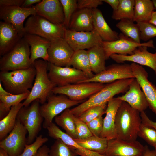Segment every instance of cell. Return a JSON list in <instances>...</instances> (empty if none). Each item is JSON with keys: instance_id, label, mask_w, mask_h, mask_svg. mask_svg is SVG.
I'll return each instance as SVG.
<instances>
[{"instance_id": "obj_1", "label": "cell", "mask_w": 156, "mask_h": 156, "mask_svg": "<svg viewBox=\"0 0 156 156\" xmlns=\"http://www.w3.org/2000/svg\"><path fill=\"white\" fill-rule=\"evenodd\" d=\"M139 112L122 101L116 114L115 126L118 138L128 142L136 140L142 123Z\"/></svg>"}, {"instance_id": "obj_2", "label": "cell", "mask_w": 156, "mask_h": 156, "mask_svg": "<svg viewBox=\"0 0 156 156\" xmlns=\"http://www.w3.org/2000/svg\"><path fill=\"white\" fill-rule=\"evenodd\" d=\"M134 78L122 79L106 84L99 91L94 94L86 101L70 109L75 117H78L88 109L107 103L116 94L125 93Z\"/></svg>"}, {"instance_id": "obj_3", "label": "cell", "mask_w": 156, "mask_h": 156, "mask_svg": "<svg viewBox=\"0 0 156 156\" xmlns=\"http://www.w3.org/2000/svg\"><path fill=\"white\" fill-rule=\"evenodd\" d=\"M33 64L36 70L34 81L29 96L23 103L24 106L29 105L37 99L39 100L42 105L44 104L56 86L48 77L47 61L38 59L34 61Z\"/></svg>"}, {"instance_id": "obj_4", "label": "cell", "mask_w": 156, "mask_h": 156, "mask_svg": "<svg viewBox=\"0 0 156 156\" xmlns=\"http://www.w3.org/2000/svg\"><path fill=\"white\" fill-rule=\"evenodd\" d=\"M36 75V69L33 64L26 69L1 71L0 81L8 92L13 95L19 94L32 88Z\"/></svg>"}, {"instance_id": "obj_5", "label": "cell", "mask_w": 156, "mask_h": 156, "mask_svg": "<svg viewBox=\"0 0 156 156\" xmlns=\"http://www.w3.org/2000/svg\"><path fill=\"white\" fill-rule=\"evenodd\" d=\"M66 29L64 24H54L37 15L29 17L24 26L25 34L37 35L50 41L64 38Z\"/></svg>"}, {"instance_id": "obj_6", "label": "cell", "mask_w": 156, "mask_h": 156, "mask_svg": "<svg viewBox=\"0 0 156 156\" xmlns=\"http://www.w3.org/2000/svg\"><path fill=\"white\" fill-rule=\"evenodd\" d=\"M30 56L29 46L23 38L12 50L1 57L0 70L10 71L29 68L33 65Z\"/></svg>"}, {"instance_id": "obj_7", "label": "cell", "mask_w": 156, "mask_h": 156, "mask_svg": "<svg viewBox=\"0 0 156 156\" xmlns=\"http://www.w3.org/2000/svg\"><path fill=\"white\" fill-rule=\"evenodd\" d=\"M40 101L36 99L30 105L23 106L19 110L16 120L26 129L28 131L27 144L34 142L41 131L44 119L40 110Z\"/></svg>"}, {"instance_id": "obj_8", "label": "cell", "mask_w": 156, "mask_h": 156, "mask_svg": "<svg viewBox=\"0 0 156 156\" xmlns=\"http://www.w3.org/2000/svg\"><path fill=\"white\" fill-rule=\"evenodd\" d=\"M47 101V102L40 107V113L44 119L43 127L45 129L51 125L54 118L58 114L83 101H73L63 95L51 94L48 97Z\"/></svg>"}, {"instance_id": "obj_9", "label": "cell", "mask_w": 156, "mask_h": 156, "mask_svg": "<svg viewBox=\"0 0 156 156\" xmlns=\"http://www.w3.org/2000/svg\"><path fill=\"white\" fill-rule=\"evenodd\" d=\"M106 84L95 82H88L55 87L52 93L64 95L70 100L83 101L98 92Z\"/></svg>"}, {"instance_id": "obj_10", "label": "cell", "mask_w": 156, "mask_h": 156, "mask_svg": "<svg viewBox=\"0 0 156 156\" xmlns=\"http://www.w3.org/2000/svg\"><path fill=\"white\" fill-rule=\"evenodd\" d=\"M48 69L49 78L57 86L81 83L88 79L83 72L70 67L58 66L48 62Z\"/></svg>"}, {"instance_id": "obj_11", "label": "cell", "mask_w": 156, "mask_h": 156, "mask_svg": "<svg viewBox=\"0 0 156 156\" xmlns=\"http://www.w3.org/2000/svg\"><path fill=\"white\" fill-rule=\"evenodd\" d=\"M119 39L115 41H103L101 46L105 52L106 60L110 58V55L113 54L124 55H131L134 51L140 46L155 48L153 42L152 40L146 42L138 43L122 33L119 34Z\"/></svg>"}, {"instance_id": "obj_12", "label": "cell", "mask_w": 156, "mask_h": 156, "mask_svg": "<svg viewBox=\"0 0 156 156\" xmlns=\"http://www.w3.org/2000/svg\"><path fill=\"white\" fill-rule=\"evenodd\" d=\"M35 6L28 8L20 6H0V18L3 21L13 25L20 36L25 35L23 23L25 19L31 15L36 14Z\"/></svg>"}, {"instance_id": "obj_13", "label": "cell", "mask_w": 156, "mask_h": 156, "mask_svg": "<svg viewBox=\"0 0 156 156\" xmlns=\"http://www.w3.org/2000/svg\"><path fill=\"white\" fill-rule=\"evenodd\" d=\"M28 133L26 128L16 120L15 125L9 134L0 141V148L10 156H18L23 152L27 144Z\"/></svg>"}, {"instance_id": "obj_14", "label": "cell", "mask_w": 156, "mask_h": 156, "mask_svg": "<svg viewBox=\"0 0 156 156\" xmlns=\"http://www.w3.org/2000/svg\"><path fill=\"white\" fill-rule=\"evenodd\" d=\"M64 38L74 51L101 46L103 41L94 29L90 31L79 32L66 29Z\"/></svg>"}, {"instance_id": "obj_15", "label": "cell", "mask_w": 156, "mask_h": 156, "mask_svg": "<svg viewBox=\"0 0 156 156\" xmlns=\"http://www.w3.org/2000/svg\"><path fill=\"white\" fill-rule=\"evenodd\" d=\"M131 78H135L131 64L124 63L122 64L117 63L109 66L105 70L95 74L92 78L82 83L95 82L108 84L117 80Z\"/></svg>"}, {"instance_id": "obj_16", "label": "cell", "mask_w": 156, "mask_h": 156, "mask_svg": "<svg viewBox=\"0 0 156 156\" xmlns=\"http://www.w3.org/2000/svg\"><path fill=\"white\" fill-rule=\"evenodd\" d=\"M74 51L64 38L51 41L47 52V62L60 67H69Z\"/></svg>"}, {"instance_id": "obj_17", "label": "cell", "mask_w": 156, "mask_h": 156, "mask_svg": "<svg viewBox=\"0 0 156 156\" xmlns=\"http://www.w3.org/2000/svg\"><path fill=\"white\" fill-rule=\"evenodd\" d=\"M144 149L138 141H125L118 138L108 140L106 156H142Z\"/></svg>"}, {"instance_id": "obj_18", "label": "cell", "mask_w": 156, "mask_h": 156, "mask_svg": "<svg viewBox=\"0 0 156 156\" xmlns=\"http://www.w3.org/2000/svg\"><path fill=\"white\" fill-rule=\"evenodd\" d=\"M148 47L142 46L138 47L131 55H122L113 54L110 58L118 63L125 61L132 62L140 65L148 66L152 69L156 75V52H149Z\"/></svg>"}, {"instance_id": "obj_19", "label": "cell", "mask_w": 156, "mask_h": 156, "mask_svg": "<svg viewBox=\"0 0 156 156\" xmlns=\"http://www.w3.org/2000/svg\"><path fill=\"white\" fill-rule=\"evenodd\" d=\"M130 64L135 78L145 96L148 107L156 116V86L149 81L148 73L142 66L134 62Z\"/></svg>"}, {"instance_id": "obj_20", "label": "cell", "mask_w": 156, "mask_h": 156, "mask_svg": "<svg viewBox=\"0 0 156 156\" xmlns=\"http://www.w3.org/2000/svg\"><path fill=\"white\" fill-rule=\"evenodd\" d=\"M36 14L55 24H64V16L62 5L59 0H43L35 5Z\"/></svg>"}, {"instance_id": "obj_21", "label": "cell", "mask_w": 156, "mask_h": 156, "mask_svg": "<svg viewBox=\"0 0 156 156\" xmlns=\"http://www.w3.org/2000/svg\"><path fill=\"white\" fill-rule=\"evenodd\" d=\"M141 89L138 81L134 78L125 94L117 98L127 103L140 112L144 111L148 106L145 96Z\"/></svg>"}, {"instance_id": "obj_22", "label": "cell", "mask_w": 156, "mask_h": 156, "mask_svg": "<svg viewBox=\"0 0 156 156\" xmlns=\"http://www.w3.org/2000/svg\"><path fill=\"white\" fill-rule=\"evenodd\" d=\"M122 101L113 98L107 102L106 115L103 119V126L100 137L108 140L118 138L115 126V117L117 111Z\"/></svg>"}, {"instance_id": "obj_23", "label": "cell", "mask_w": 156, "mask_h": 156, "mask_svg": "<svg viewBox=\"0 0 156 156\" xmlns=\"http://www.w3.org/2000/svg\"><path fill=\"white\" fill-rule=\"evenodd\" d=\"M47 129L49 137L55 139L61 140L77 155L81 156H106L88 150L82 147L73 138L62 131L53 122Z\"/></svg>"}, {"instance_id": "obj_24", "label": "cell", "mask_w": 156, "mask_h": 156, "mask_svg": "<svg viewBox=\"0 0 156 156\" xmlns=\"http://www.w3.org/2000/svg\"><path fill=\"white\" fill-rule=\"evenodd\" d=\"M22 38L13 25L4 21H1L0 57H2L12 50Z\"/></svg>"}, {"instance_id": "obj_25", "label": "cell", "mask_w": 156, "mask_h": 156, "mask_svg": "<svg viewBox=\"0 0 156 156\" xmlns=\"http://www.w3.org/2000/svg\"><path fill=\"white\" fill-rule=\"evenodd\" d=\"M23 38L30 47V58L32 64L38 59L48 61L47 51L51 41L38 35L28 34H25Z\"/></svg>"}, {"instance_id": "obj_26", "label": "cell", "mask_w": 156, "mask_h": 156, "mask_svg": "<svg viewBox=\"0 0 156 156\" xmlns=\"http://www.w3.org/2000/svg\"><path fill=\"white\" fill-rule=\"evenodd\" d=\"M68 29L79 32L90 31L94 29L92 9H78L71 18Z\"/></svg>"}, {"instance_id": "obj_27", "label": "cell", "mask_w": 156, "mask_h": 156, "mask_svg": "<svg viewBox=\"0 0 156 156\" xmlns=\"http://www.w3.org/2000/svg\"><path fill=\"white\" fill-rule=\"evenodd\" d=\"M94 29L103 41L110 42L119 39V34L112 30L104 19L101 10L92 9Z\"/></svg>"}, {"instance_id": "obj_28", "label": "cell", "mask_w": 156, "mask_h": 156, "mask_svg": "<svg viewBox=\"0 0 156 156\" xmlns=\"http://www.w3.org/2000/svg\"><path fill=\"white\" fill-rule=\"evenodd\" d=\"M92 71L95 74L105 70V52L101 46H96L87 50Z\"/></svg>"}, {"instance_id": "obj_29", "label": "cell", "mask_w": 156, "mask_h": 156, "mask_svg": "<svg viewBox=\"0 0 156 156\" xmlns=\"http://www.w3.org/2000/svg\"><path fill=\"white\" fill-rule=\"evenodd\" d=\"M71 66L83 72L88 79L95 75L91 70L87 50H80L75 51L69 63V67Z\"/></svg>"}, {"instance_id": "obj_30", "label": "cell", "mask_w": 156, "mask_h": 156, "mask_svg": "<svg viewBox=\"0 0 156 156\" xmlns=\"http://www.w3.org/2000/svg\"><path fill=\"white\" fill-rule=\"evenodd\" d=\"M73 139L84 148L105 155L108 146L107 139L94 135L84 139Z\"/></svg>"}, {"instance_id": "obj_31", "label": "cell", "mask_w": 156, "mask_h": 156, "mask_svg": "<svg viewBox=\"0 0 156 156\" xmlns=\"http://www.w3.org/2000/svg\"><path fill=\"white\" fill-rule=\"evenodd\" d=\"M154 9L152 1L135 0L133 21L137 23L148 22Z\"/></svg>"}, {"instance_id": "obj_32", "label": "cell", "mask_w": 156, "mask_h": 156, "mask_svg": "<svg viewBox=\"0 0 156 156\" xmlns=\"http://www.w3.org/2000/svg\"><path fill=\"white\" fill-rule=\"evenodd\" d=\"M23 103L12 106L7 115L0 121V140L5 138L14 128L16 121L18 113Z\"/></svg>"}, {"instance_id": "obj_33", "label": "cell", "mask_w": 156, "mask_h": 156, "mask_svg": "<svg viewBox=\"0 0 156 156\" xmlns=\"http://www.w3.org/2000/svg\"><path fill=\"white\" fill-rule=\"evenodd\" d=\"M30 91L19 94L8 96H0V120L5 116L9 112L11 107L17 105L29 96Z\"/></svg>"}, {"instance_id": "obj_34", "label": "cell", "mask_w": 156, "mask_h": 156, "mask_svg": "<svg viewBox=\"0 0 156 156\" xmlns=\"http://www.w3.org/2000/svg\"><path fill=\"white\" fill-rule=\"evenodd\" d=\"M75 116L68 109L64 111L60 115L55 118V123L66 132V133L73 138H77L75 131L74 117Z\"/></svg>"}, {"instance_id": "obj_35", "label": "cell", "mask_w": 156, "mask_h": 156, "mask_svg": "<svg viewBox=\"0 0 156 156\" xmlns=\"http://www.w3.org/2000/svg\"><path fill=\"white\" fill-rule=\"evenodd\" d=\"M133 20L124 19L116 25V27L125 36L131 38L136 42L140 43V31L138 24L133 23Z\"/></svg>"}, {"instance_id": "obj_36", "label": "cell", "mask_w": 156, "mask_h": 156, "mask_svg": "<svg viewBox=\"0 0 156 156\" xmlns=\"http://www.w3.org/2000/svg\"><path fill=\"white\" fill-rule=\"evenodd\" d=\"M135 0H119L117 9L113 11L112 18L116 20H133Z\"/></svg>"}, {"instance_id": "obj_37", "label": "cell", "mask_w": 156, "mask_h": 156, "mask_svg": "<svg viewBox=\"0 0 156 156\" xmlns=\"http://www.w3.org/2000/svg\"><path fill=\"white\" fill-rule=\"evenodd\" d=\"M49 156H77L76 153L61 140H56L49 148Z\"/></svg>"}, {"instance_id": "obj_38", "label": "cell", "mask_w": 156, "mask_h": 156, "mask_svg": "<svg viewBox=\"0 0 156 156\" xmlns=\"http://www.w3.org/2000/svg\"><path fill=\"white\" fill-rule=\"evenodd\" d=\"M107 103L91 107L82 113L78 118L86 123L105 113Z\"/></svg>"}, {"instance_id": "obj_39", "label": "cell", "mask_w": 156, "mask_h": 156, "mask_svg": "<svg viewBox=\"0 0 156 156\" xmlns=\"http://www.w3.org/2000/svg\"><path fill=\"white\" fill-rule=\"evenodd\" d=\"M138 135L156 150V131L153 128L142 122L139 128Z\"/></svg>"}, {"instance_id": "obj_40", "label": "cell", "mask_w": 156, "mask_h": 156, "mask_svg": "<svg viewBox=\"0 0 156 156\" xmlns=\"http://www.w3.org/2000/svg\"><path fill=\"white\" fill-rule=\"evenodd\" d=\"M62 6L64 16V25L68 29L72 17L78 9L77 0H60Z\"/></svg>"}, {"instance_id": "obj_41", "label": "cell", "mask_w": 156, "mask_h": 156, "mask_svg": "<svg viewBox=\"0 0 156 156\" xmlns=\"http://www.w3.org/2000/svg\"><path fill=\"white\" fill-rule=\"evenodd\" d=\"M48 140L47 138L44 137L42 135L38 136L33 143L25 146L23 152L18 156H34L38 149Z\"/></svg>"}, {"instance_id": "obj_42", "label": "cell", "mask_w": 156, "mask_h": 156, "mask_svg": "<svg viewBox=\"0 0 156 156\" xmlns=\"http://www.w3.org/2000/svg\"><path fill=\"white\" fill-rule=\"evenodd\" d=\"M140 31V38L147 41L151 38L156 37V26L148 22L137 23Z\"/></svg>"}, {"instance_id": "obj_43", "label": "cell", "mask_w": 156, "mask_h": 156, "mask_svg": "<svg viewBox=\"0 0 156 156\" xmlns=\"http://www.w3.org/2000/svg\"><path fill=\"white\" fill-rule=\"evenodd\" d=\"M74 120L77 138L84 139L93 135L86 123L75 116H74Z\"/></svg>"}, {"instance_id": "obj_44", "label": "cell", "mask_w": 156, "mask_h": 156, "mask_svg": "<svg viewBox=\"0 0 156 156\" xmlns=\"http://www.w3.org/2000/svg\"><path fill=\"white\" fill-rule=\"evenodd\" d=\"M86 124L93 135L100 137L103 126L102 116H99Z\"/></svg>"}, {"instance_id": "obj_45", "label": "cell", "mask_w": 156, "mask_h": 156, "mask_svg": "<svg viewBox=\"0 0 156 156\" xmlns=\"http://www.w3.org/2000/svg\"><path fill=\"white\" fill-rule=\"evenodd\" d=\"M103 2L102 0H77L78 9L96 8L99 5L103 4Z\"/></svg>"}, {"instance_id": "obj_46", "label": "cell", "mask_w": 156, "mask_h": 156, "mask_svg": "<svg viewBox=\"0 0 156 156\" xmlns=\"http://www.w3.org/2000/svg\"><path fill=\"white\" fill-rule=\"evenodd\" d=\"M25 0H0V6L21 7Z\"/></svg>"}, {"instance_id": "obj_47", "label": "cell", "mask_w": 156, "mask_h": 156, "mask_svg": "<svg viewBox=\"0 0 156 156\" xmlns=\"http://www.w3.org/2000/svg\"><path fill=\"white\" fill-rule=\"evenodd\" d=\"M140 116L142 123L153 128L156 131V122H153L151 120L144 111L140 112Z\"/></svg>"}, {"instance_id": "obj_48", "label": "cell", "mask_w": 156, "mask_h": 156, "mask_svg": "<svg viewBox=\"0 0 156 156\" xmlns=\"http://www.w3.org/2000/svg\"><path fill=\"white\" fill-rule=\"evenodd\" d=\"M49 148L46 145H43L38 150L34 156H49Z\"/></svg>"}, {"instance_id": "obj_49", "label": "cell", "mask_w": 156, "mask_h": 156, "mask_svg": "<svg viewBox=\"0 0 156 156\" xmlns=\"http://www.w3.org/2000/svg\"><path fill=\"white\" fill-rule=\"evenodd\" d=\"M102 1L110 5L113 11L117 9L119 3V0H102Z\"/></svg>"}, {"instance_id": "obj_50", "label": "cell", "mask_w": 156, "mask_h": 156, "mask_svg": "<svg viewBox=\"0 0 156 156\" xmlns=\"http://www.w3.org/2000/svg\"><path fill=\"white\" fill-rule=\"evenodd\" d=\"M42 0H25L21 7L24 8H28L30 7V6L32 5L38 3L40 2Z\"/></svg>"}, {"instance_id": "obj_51", "label": "cell", "mask_w": 156, "mask_h": 156, "mask_svg": "<svg viewBox=\"0 0 156 156\" xmlns=\"http://www.w3.org/2000/svg\"><path fill=\"white\" fill-rule=\"evenodd\" d=\"M144 146V149L142 156H156V151L149 149L148 146Z\"/></svg>"}, {"instance_id": "obj_52", "label": "cell", "mask_w": 156, "mask_h": 156, "mask_svg": "<svg viewBox=\"0 0 156 156\" xmlns=\"http://www.w3.org/2000/svg\"><path fill=\"white\" fill-rule=\"evenodd\" d=\"M148 22L156 26V11H154L153 12Z\"/></svg>"}, {"instance_id": "obj_53", "label": "cell", "mask_w": 156, "mask_h": 156, "mask_svg": "<svg viewBox=\"0 0 156 156\" xmlns=\"http://www.w3.org/2000/svg\"><path fill=\"white\" fill-rule=\"evenodd\" d=\"M12 94L8 92L3 87L1 82L0 81V96H8Z\"/></svg>"}, {"instance_id": "obj_54", "label": "cell", "mask_w": 156, "mask_h": 156, "mask_svg": "<svg viewBox=\"0 0 156 156\" xmlns=\"http://www.w3.org/2000/svg\"><path fill=\"white\" fill-rule=\"evenodd\" d=\"M0 156H10L3 149L0 148Z\"/></svg>"}, {"instance_id": "obj_55", "label": "cell", "mask_w": 156, "mask_h": 156, "mask_svg": "<svg viewBox=\"0 0 156 156\" xmlns=\"http://www.w3.org/2000/svg\"><path fill=\"white\" fill-rule=\"evenodd\" d=\"M155 9L156 10V0H152Z\"/></svg>"}, {"instance_id": "obj_56", "label": "cell", "mask_w": 156, "mask_h": 156, "mask_svg": "<svg viewBox=\"0 0 156 156\" xmlns=\"http://www.w3.org/2000/svg\"><path fill=\"white\" fill-rule=\"evenodd\" d=\"M156 151V150H155Z\"/></svg>"}]
</instances>
